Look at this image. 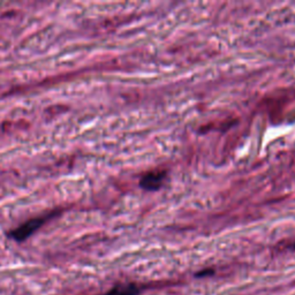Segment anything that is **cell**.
Returning a JSON list of instances; mask_svg holds the SVG:
<instances>
[{
	"mask_svg": "<svg viewBox=\"0 0 295 295\" xmlns=\"http://www.w3.org/2000/svg\"><path fill=\"white\" fill-rule=\"evenodd\" d=\"M203 272L204 273H197L196 275H197V277H202V275H205V274H211L212 271H207V270H205V271H203Z\"/></svg>",
	"mask_w": 295,
	"mask_h": 295,
	"instance_id": "obj_4",
	"label": "cell"
},
{
	"mask_svg": "<svg viewBox=\"0 0 295 295\" xmlns=\"http://www.w3.org/2000/svg\"><path fill=\"white\" fill-rule=\"evenodd\" d=\"M139 288L134 284L118 285L112 288L107 295H138Z\"/></svg>",
	"mask_w": 295,
	"mask_h": 295,
	"instance_id": "obj_3",
	"label": "cell"
},
{
	"mask_svg": "<svg viewBox=\"0 0 295 295\" xmlns=\"http://www.w3.org/2000/svg\"><path fill=\"white\" fill-rule=\"evenodd\" d=\"M45 220L46 218H35L27 221L26 224L21 225L20 227L12 232L11 236L17 241H23V240L29 238L35 231H37L45 223Z\"/></svg>",
	"mask_w": 295,
	"mask_h": 295,
	"instance_id": "obj_2",
	"label": "cell"
},
{
	"mask_svg": "<svg viewBox=\"0 0 295 295\" xmlns=\"http://www.w3.org/2000/svg\"><path fill=\"white\" fill-rule=\"evenodd\" d=\"M166 178V172L162 170H155L150 171V172L145 173L144 176L141 178L139 181V186L145 190H157L163 186Z\"/></svg>",
	"mask_w": 295,
	"mask_h": 295,
	"instance_id": "obj_1",
	"label": "cell"
}]
</instances>
